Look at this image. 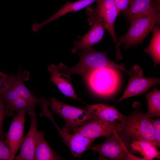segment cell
Masks as SVG:
<instances>
[{"label": "cell", "mask_w": 160, "mask_h": 160, "mask_svg": "<svg viewBox=\"0 0 160 160\" xmlns=\"http://www.w3.org/2000/svg\"><path fill=\"white\" fill-rule=\"evenodd\" d=\"M153 127L157 147L160 146V119H151L149 118Z\"/></svg>", "instance_id": "obj_25"}, {"label": "cell", "mask_w": 160, "mask_h": 160, "mask_svg": "<svg viewBox=\"0 0 160 160\" xmlns=\"http://www.w3.org/2000/svg\"><path fill=\"white\" fill-rule=\"evenodd\" d=\"M48 70L51 73L50 80L65 97L81 101L78 97L73 87L70 76L60 71L57 66L54 64L49 65Z\"/></svg>", "instance_id": "obj_16"}, {"label": "cell", "mask_w": 160, "mask_h": 160, "mask_svg": "<svg viewBox=\"0 0 160 160\" xmlns=\"http://www.w3.org/2000/svg\"><path fill=\"white\" fill-rule=\"evenodd\" d=\"M124 124L108 122L98 119H92L78 128L73 133L80 134L90 138L106 137L116 133L122 132Z\"/></svg>", "instance_id": "obj_10"}, {"label": "cell", "mask_w": 160, "mask_h": 160, "mask_svg": "<svg viewBox=\"0 0 160 160\" xmlns=\"http://www.w3.org/2000/svg\"><path fill=\"white\" fill-rule=\"evenodd\" d=\"M61 159L46 141L44 133L39 132L35 148L34 160H57Z\"/></svg>", "instance_id": "obj_18"}, {"label": "cell", "mask_w": 160, "mask_h": 160, "mask_svg": "<svg viewBox=\"0 0 160 160\" xmlns=\"http://www.w3.org/2000/svg\"><path fill=\"white\" fill-rule=\"evenodd\" d=\"M85 81L95 93L101 96L107 97L116 92L119 85L120 77L116 68L105 67L92 72Z\"/></svg>", "instance_id": "obj_4"}, {"label": "cell", "mask_w": 160, "mask_h": 160, "mask_svg": "<svg viewBox=\"0 0 160 160\" xmlns=\"http://www.w3.org/2000/svg\"><path fill=\"white\" fill-rule=\"evenodd\" d=\"M87 108L92 115V119H98L110 122L119 120L124 124L126 122V117L113 106L98 104L88 105Z\"/></svg>", "instance_id": "obj_14"}, {"label": "cell", "mask_w": 160, "mask_h": 160, "mask_svg": "<svg viewBox=\"0 0 160 160\" xmlns=\"http://www.w3.org/2000/svg\"><path fill=\"white\" fill-rule=\"evenodd\" d=\"M127 73L130 79L124 92L118 101L142 94L155 84L160 83L159 78H147L143 77V72L137 65H134Z\"/></svg>", "instance_id": "obj_11"}, {"label": "cell", "mask_w": 160, "mask_h": 160, "mask_svg": "<svg viewBox=\"0 0 160 160\" xmlns=\"http://www.w3.org/2000/svg\"><path fill=\"white\" fill-rule=\"evenodd\" d=\"M91 148L100 154L101 159L128 160L132 154L117 133L107 137L103 142Z\"/></svg>", "instance_id": "obj_9"}, {"label": "cell", "mask_w": 160, "mask_h": 160, "mask_svg": "<svg viewBox=\"0 0 160 160\" xmlns=\"http://www.w3.org/2000/svg\"><path fill=\"white\" fill-rule=\"evenodd\" d=\"M92 28L84 35L80 36V39L74 42V47L72 50L73 54L80 49L90 48L93 45L100 41L104 35L105 28L100 22L96 21Z\"/></svg>", "instance_id": "obj_15"}, {"label": "cell", "mask_w": 160, "mask_h": 160, "mask_svg": "<svg viewBox=\"0 0 160 160\" xmlns=\"http://www.w3.org/2000/svg\"><path fill=\"white\" fill-rule=\"evenodd\" d=\"M27 112L31 119L30 128L26 135L22 139L20 153L15 157V160H34L35 148L39 133L37 128V116L34 109Z\"/></svg>", "instance_id": "obj_13"}, {"label": "cell", "mask_w": 160, "mask_h": 160, "mask_svg": "<svg viewBox=\"0 0 160 160\" xmlns=\"http://www.w3.org/2000/svg\"><path fill=\"white\" fill-rule=\"evenodd\" d=\"M148 102V110L146 116L149 118L160 116V92L154 88L145 96Z\"/></svg>", "instance_id": "obj_22"}, {"label": "cell", "mask_w": 160, "mask_h": 160, "mask_svg": "<svg viewBox=\"0 0 160 160\" xmlns=\"http://www.w3.org/2000/svg\"><path fill=\"white\" fill-rule=\"evenodd\" d=\"M160 19L159 6L149 13L130 21V26L127 32L119 38L120 44H124L125 48L128 49L142 43L154 25L159 23Z\"/></svg>", "instance_id": "obj_3"}, {"label": "cell", "mask_w": 160, "mask_h": 160, "mask_svg": "<svg viewBox=\"0 0 160 160\" xmlns=\"http://www.w3.org/2000/svg\"><path fill=\"white\" fill-rule=\"evenodd\" d=\"M0 160H11L10 149L4 140L0 139Z\"/></svg>", "instance_id": "obj_24"}, {"label": "cell", "mask_w": 160, "mask_h": 160, "mask_svg": "<svg viewBox=\"0 0 160 160\" xmlns=\"http://www.w3.org/2000/svg\"><path fill=\"white\" fill-rule=\"evenodd\" d=\"M122 132L134 139L147 141L157 147L152 124L145 115L137 114L127 119Z\"/></svg>", "instance_id": "obj_8"}, {"label": "cell", "mask_w": 160, "mask_h": 160, "mask_svg": "<svg viewBox=\"0 0 160 160\" xmlns=\"http://www.w3.org/2000/svg\"><path fill=\"white\" fill-rule=\"evenodd\" d=\"M27 71L22 72L19 68L17 74L13 75L8 86L1 93L6 104L18 98H23L35 106L40 103L44 97L38 98L33 95L24 85L23 81L28 79Z\"/></svg>", "instance_id": "obj_7"}, {"label": "cell", "mask_w": 160, "mask_h": 160, "mask_svg": "<svg viewBox=\"0 0 160 160\" xmlns=\"http://www.w3.org/2000/svg\"><path fill=\"white\" fill-rule=\"evenodd\" d=\"M40 105L42 111L39 115L46 116L52 121L63 141L74 158L80 157L84 152L91 148V144L95 139L87 137L79 134L69 133L61 129L54 119L53 114L54 113L49 110L47 102L43 101L40 103Z\"/></svg>", "instance_id": "obj_6"}, {"label": "cell", "mask_w": 160, "mask_h": 160, "mask_svg": "<svg viewBox=\"0 0 160 160\" xmlns=\"http://www.w3.org/2000/svg\"><path fill=\"white\" fill-rule=\"evenodd\" d=\"M152 0H130L127 9L124 12L130 21L151 12L157 7Z\"/></svg>", "instance_id": "obj_17"}, {"label": "cell", "mask_w": 160, "mask_h": 160, "mask_svg": "<svg viewBox=\"0 0 160 160\" xmlns=\"http://www.w3.org/2000/svg\"><path fill=\"white\" fill-rule=\"evenodd\" d=\"M130 0H115L118 15L121 11L124 12L127 9Z\"/></svg>", "instance_id": "obj_27"}, {"label": "cell", "mask_w": 160, "mask_h": 160, "mask_svg": "<svg viewBox=\"0 0 160 160\" xmlns=\"http://www.w3.org/2000/svg\"><path fill=\"white\" fill-rule=\"evenodd\" d=\"M42 28L40 23H34L31 25V29L33 32L36 33Z\"/></svg>", "instance_id": "obj_28"}, {"label": "cell", "mask_w": 160, "mask_h": 160, "mask_svg": "<svg viewBox=\"0 0 160 160\" xmlns=\"http://www.w3.org/2000/svg\"><path fill=\"white\" fill-rule=\"evenodd\" d=\"M13 75L0 71V93L8 86Z\"/></svg>", "instance_id": "obj_26"}, {"label": "cell", "mask_w": 160, "mask_h": 160, "mask_svg": "<svg viewBox=\"0 0 160 160\" xmlns=\"http://www.w3.org/2000/svg\"><path fill=\"white\" fill-rule=\"evenodd\" d=\"M54 113L60 115L64 119L65 125L62 129L71 133L89 120L92 119L91 113L87 110L81 109L57 100L54 97L47 100Z\"/></svg>", "instance_id": "obj_5"}, {"label": "cell", "mask_w": 160, "mask_h": 160, "mask_svg": "<svg viewBox=\"0 0 160 160\" xmlns=\"http://www.w3.org/2000/svg\"><path fill=\"white\" fill-rule=\"evenodd\" d=\"M155 0L157 1L158 3H159V2L160 1V0Z\"/></svg>", "instance_id": "obj_29"}, {"label": "cell", "mask_w": 160, "mask_h": 160, "mask_svg": "<svg viewBox=\"0 0 160 160\" xmlns=\"http://www.w3.org/2000/svg\"><path fill=\"white\" fill-rule=\"evenodd\" d=\"M98 0H80L75 2H67L58 11L44 21L41 23L43 27L46 24L72 12H76L89 6Z\"/></svg>", "instance_id": "obj_19"}, {"label": "cell", "mask_w": 160, "mask_h": 160, "mask_svg": "<svg viewBox=\"0 0 160 160\" xmlns=\"http://www.w3.org/2000/svg\"><path fill=\"white\" fill-rule=\"evenodd\" d=\"M7 116L6 105L3 97L0 95V139L4 140L6 134L3 129V123L5 117Z\"/></svg>", "instance_id": "obj_23"}, {"label": "cell", "mask_w": 160, "mask_h": 160, "mask_svg": "<svg viewBox=\"0 0 160 160\" xmlns=\"http://www.w3.org/2000/svg\"><path fill=\"white\" fill-rule=\"evenodd\" d=\"M107 53V51H97L91 47L75 53L80 57V61L76 65L70 68L60 63L57 66V68L60 72L69 76L74 74L79 75L85 81L92 72L103 67L115 68L127 72L128 70L124 66L110 59Z\"/></svg>", "instance_id": "obj_1"}, {"label": "cell", "mask_w": 160, "mask_h": 160, "mask_svg": "<svg viewBox=\"0 0 160 160\" xmlns=\"http://www.w3.org/2000/svg\"><path fill=\"white\" fill-rule=\"evenodd\" d=\"M152 31L153 35L150 44L145 51L151 56L155 66L160 63V29L155 25Z\"/></svg>", "instance_id": "obj_21"}, {"label": "cell", "mask_w": 160, "mask_h": 160, "mask_svg": "<svg viewBox=\"0 0 160 160\" xmlns=\"http://www.w3.org/2000/svg\"><path fill=\"white\" fill-rule=\"evenodd\" d=\"M96 6L86 7V13L89 17V24L91 26L96 21L100 22L107 30L113 39L116 48V56L121 59L119 49L120 44L116 37L114 23L118 15L115 0H98Z\"/></svg>", "instance_id": "obj_2"}, {"label": "cell", "mask_w": 160, "mask_h": 160, "mask_svg": "<svg viewBox=\"0 0 160 160\" xmlns=\"http://www.w3.org/2000/svg\"><path fill=\"white\" fill-rule=\"evenodd\" d=\"M26 112L25 110L17 111V114L13 116L8 132L6 134L4 141L10 149L11 160L14 159L20 147L23 137Z\"/></svg>", "instance_id": "obj_12"}, {"label": "cell", "mask_w": 160, "mask_h": 160, "mask_svg": "<svg viewBox=\"0 0 160 160\" xmlns=\"http://www.w3.org/2000/svg\"><path fill=\"white\" fill-rule=\"evenodd\" d=\"M131 147L133 150L143 156V160L160 159V152L157 149V147L147 141L134 139L131 144Z\"/></svg>", "instance_id": "obj_20"}]
</instances>
